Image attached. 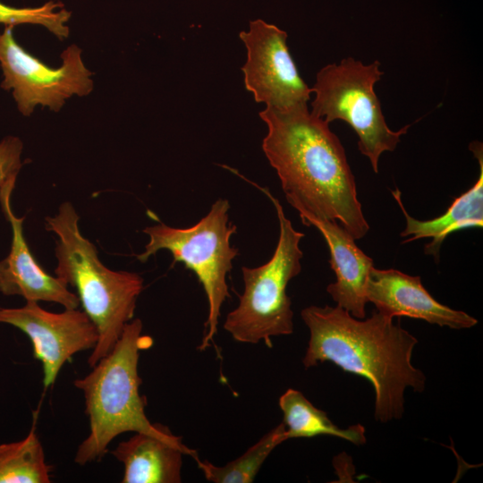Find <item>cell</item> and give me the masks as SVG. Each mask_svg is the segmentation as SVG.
Masks as SVG:
<instances>
[{"label":"cell","mask_w":483,"mask_h":483,"mask_svg":"<svg viewBox=\"0 0 483 483\" xmlns=\"http://www.w3.org/2000/svg\"><path fill=\"white\" fill-rule=\"evenodd\" d=\"M247 49L242 68L247 90L267 107L289 110L306 107L311 89L301 77L286 45L287 33L257 19L239 34Z\"/></svg>","instance_id":"cell-9"},{"label":"cell","mask_w":483,"mask_h":483,"mask_svg":"<svg viewBox=\"0 0 483 483\" xmlns=\"http://www.w3.org/2000/svg\"><path fill=\"white\" fill-rule=\"evenodd\" d=\"M13 188L0 191L2 210L13 231L11 250L0 261V292L4 295H20L26 301H48L64 309H78L80 301L57 276L47 273L37 262L23 234L24 217H17L11 207Z\"/></svg>","instance_id":"cell-12"},{"label":"cell","mask_w":483,"mask_h":483,"mask_svg":"<svg viewBox=\"0 0 483 483\" xmlns=\"http://www.w3.org/2000/svg\"><path fill=\"white\" fill-rule=\"evenodd\" d=\"M63 64L53 68L19 45L13 26L0 32L1 88L13 90L18 110L25 116L38 105L58 112L73 95L84 97L93 89L92 72L85 66L81 49L71 45L61 54Z\"/></svg>","instance_id":"cell-8"},{"label":"cell","mask_w":483,"mask_h":483,"mask_svg":"<svg viewBox=\"0 0 483 483\" xmlns=\"http://www.w3.org/2000/svg\"><path fill=\"white\" fill-rule=\"evenodd\" d=\"M79 220L72 204L65 201L55 216L46 217V230L57 236L55 276L75 289L83 311L97 330V343L88 359L92 368L112 351L125 325L133 319L143 278L106 267L96 246L81 234Z\"/></svg>","instance_id":"cell-4"},{"label":"cell","mask_w":483,"mask_h":483,"mask_svg":"<svg viewBox=\"0 0 483 483\" xmlns=\"http://www.w3.org/2000/svg\"><path fill=\"white\" fill-rule=\"evenodd\" d=\"M257 186L272 201L279 222V239L272 258L257 267H242L244 292L226 316L224 329L239 343L263 342L272 347V337L293 332L292 301L286 293L289 282L301 271L304 233L286 217L280 201L270 191Z\"/></svg>","instance_id":"cell-5"},{"label":"cell","mask_w":483,"mask_h":483,"mask_svg":"<svg viewBox=\"0 0 483 483\" xmlns=\"http://www.w3.org/2000/svg\"><path fill=\"white\" fill-rule=\"evenodd\" d=\"M110 453L123 465V483H179L182 456L198 458L182 442L135 432Z\"/></svg>","instance_id":"cell-15"},{"label":"cell","mask_w":483,"mask_h":483,"mask_svg":"<svg viewBox=\"0 0 483 483\" xmlns=\"http://www.w3.org/2000/svg\"><path fill=\"white\" fill-rule=\"evenodd\" d=\"M72 13L61 3L49 1L38 7H13L0 2V23L5 26L21 24L41 25L64 40L69 36L66 25Z\"/></svg>","instance_id":"cell-19"},{"label":"cell","mask_w":483,"mask_h":483,"mask_svg":"<svg viewBox=\"0 0 483 483\" xmlns=\"http://www.w3.org/2000/svg\"><path fill=\"white\" fill-rule=\"evenodd\" d=\"M229 201L219 198L208 213L192 226L176 228L164 223L148 226L142 232L148 236V242L144 251L136 255L144 263L157 251L166 250L171 252L174 264L182 263L196 275L208 305L199 351L206 350L214 342L222 305L230 297L226 276L238 249L230 244L237 227L229 221Z\"/></svg>","instance_id":"cell-6"},{"label":"cell","mask_w":483,"mask_h":483,"mask_svg":"<svg viewBox=\"0 0 483 483\" xmlns=\"http://www.w3.org/2000/svg\"><path fill=\"white\" fill-rule=\"evenodd\" d=\"M307 226H315L324 237L329 250V264L335 282L326 292L337 306L356 318H365L366 285L373 259L355 243V239L337 222L300 216Z\"/></svg>","instance_id":"cell-13"},{"label":"cell","mask_w":483,"mask_h":483,"mask_svg":"<svg viewBox=\"0 0 483 483\" xmlns=\"http://www.w3.org/2000/svg\"><path fill=\"white\" fill-rule=\"evenodd\" d=\"M287 439L286 428L282 422L264 435L242 455L224 466H216L199 458L195 460L208 481L214 483H251L272 451Z\"/></svg>","instance_id":"cell-18"},{"label":"cell","mask_w":483,"mask_h":483,"mask_svg":"<svg viewBox=\"0 0 483 483\" xmlns=\"http://www.w3.org/2000/svg\"><path fill=\"white\" fill-rule=\"evenodd\" d=\"M382 75L378 61L364 64L348 57L320 69L311 89L315 98L310 113L328 123H347L358 136L360 152L369 158L375 173L380 156L394 151L410 127L399 131L388 127L374 90Z\"/></svg>","instance_id":"cell-7"},{"label":"cell","mask_w":483,"mask_h":483,"mask_svg":"<svg viewBox=\"0 0 483 483\" xmlns=\"http://www.w3.org/2000/svg\"><path fill=\"white\" fill-rule=\"evenodd\" d=\"M287 438L314 437L321 435L342 438L355 445L367 442L365 428L360 424L347 428L337 427L326 413L315 407L301 392L290 388L279 398Z\"/></svg>","instance_id":"cell-16"},{"label":"cell","mask_w":483,"mask_h":483,"mask_svg":"<svg viewBox=\"0 0 483 483\" xmlns=\"http://www.w3.org/2000/svg\"><path fill=\"white\" fill-rule=\"evenodd\" d=\"M52 470L34 425L23 439L0 444V483H49Z\"/></svg>","instance_id":"cell-17"},{"label":"cell","mask_w":483,"mask_h":483,"mask_svg":"<svg viewBox=\"0 0 483 483\" xmlns=\"http://www.w3.org/2000/svg\"><path fill=\"white\" fill-rule=\"evenodd\" d=\"M22 148L21 140L14 136H7L0 141V191L15 186L22 166Z\"/></svg>","instance_id":"cell-20"},{"label":"cell","mask_w":483,"mask_h":483,"mask_svg":"<svg viewBox=\"0 0 483 483\" xmlns=\"http://www.w3.org/2000/svg\"><path fill=\"white\" fill-rule=\"evenodd\" d=\"M470 150L478 159L480 167L477 182L467 191L455 198L447 210L441 216L430 220H419L409 215L401 200V191H392L402 209L406 226L400 233L408 237L403 242H410L422 238H432V242L425 245V253L431 255L438 261L439 251L445 239L453 232L466 228H481L483 226V148L477 140L470 142Z\"/></svg>","instance_id":"cell-14"},{"label":"cell","mask_w":483,"mask_h":483,"mask_svg":"<svg viewBox=\"0 0 483 483\" xmlns=\"http://www.w3.org/2000/svg\"><path fill=\"white\" fill-rule=\"evenodd\" d=\"M0 323L17 327L30 340L33 356L43 368V385L55 384L64 363L83 351L93 350L98 340L90 318L78 309L50 312L37 301H26L21 308H1Z\"/></svg>","instance_id":"cell-10"},{"label":"cell","mask_w":483,"mask_h":483,"mask_svg":"<svg viewBox=\"0 0 483 483\" xmlns=\"http://www.w3.org/2000/svg\"><path fill=\"white\" fill-rule=\"evenodd\" d=\"M301 318L309 330L302 363L306 369L330 361L343 370L368 379L375 390L377 421L402 417L404 392L424 391L426 377L411 364L418 340L393 318L373 311L356 318L339 306H309Z\"/></svg>","instance_id":"cell-2"},{"label":"cell","mask_w":483,"mask_h":483,"mask_svg":"<svg viewBox=\"0 0 483 483\" xmlns=\"http://www.w3.org/2000/svg\"><path fill=\"white\" fill-rule=\"evenodd\" d=\"M368 302L377 311L387 316L409 317L452 329H466L478 320L464 311L453 309L438 302L425 289L419 276L404 274L396 269L371 267L367 285Z\"/></svg>","instance_id":"cell-11"},{"label":"cell","mask_w":483,"mask_h":483,"mask_svg":"<svg viewBox=\"0 0 483 483\" xmlns=\"http://www.w3.org/2000/svg\"><path fill=\"white\" fill-rule=\"evenodd\" d=\"M142 321L131 319L112 351L101 358L91 372L73 381L83 393L89 432L77 448L74 462L80 466L99 461L109 444L124 432L152 435L172 442H182L160 423H151L145 413L146 398L140 395L138 372L140 352L152 345V338L142 335Z\"/></svg>","instance_id":"cell-3"},{"label":"cell","mask_w":483,"mask_h":483,"mask_svg":"<svg viewBox=\"0 0 483 483\" xmlns=\"http://www.w3.org/2000/svg\"><path fill=\"white\" fill-rule=\"evenodd\" d=\"M267 126L262 149L299 216L340 222L355 239L369 225L344 148L328 123L306 107L259 113Z\"/></svg>","instance_id":"cell-1"}]
</instances>
